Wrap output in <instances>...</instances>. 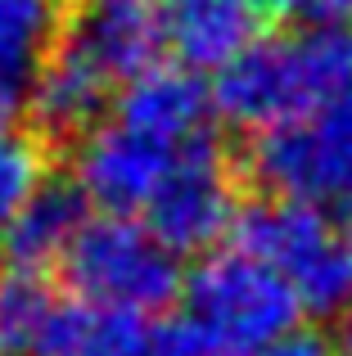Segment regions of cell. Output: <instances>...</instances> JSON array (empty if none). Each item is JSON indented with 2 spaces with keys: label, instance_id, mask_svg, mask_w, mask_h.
Instances as JSON below:
<instances>
[{
  "label": "cell",
  "instance_id": "cell-1",
  "mask_svg": "<svg viewBox=\"0 0 352 356\" xmlns=\"http://www.w3.org/2000/svg\"><path fill=\"white\" fill-rule=\"evenodd\" d=\"M289 284L253 252H212L154 321V356H257L298 330Z\"/></svg>",
  "mask_w": 352,
  "mask_h": 356
},
{
  "label": "cell",
  "instance_id": "cell-2",
  "mask_svg": "<svg viewBox=\"0 0 352 356\" xmlns=\"http://www.w3.org/2000/svg\"><path fill=\"white\" fill-rule=\"evenodd\" d=\"M352 86V27L321 23L257 36L212 77V113L235 131H275Z\"/></svg>",
  "mask_w": 352,
  "mask_h": 356
},
{
  "label": "cell",
  "instance_id": "cell-3",
  "mask_svg": "<svg viewBox=\"0 0 352 356\" xmlns=\"http://www.w3.org/2000/svg\"><path fill=\"white\" fill-rule=\"evenodd\" d=\"M239 248L289 284L298 312L344 316L352 307V226L317 203H294L266 194L239 212Z\"/></svg>",
  "mask_w": 352,
  "mask_h": 356
},
{
  "label": "cell",
  "instance_id": "cell-4",
  "mask_svg": "<svg viewBox=\"0 0 352 356\" xmlns=\"http://www.w3.org/2000/svg\"><path fill=\"white\" fill-rule=\"evenodd\" d=\"M72 293L95 307L150 316L181 293V257L136 217H90L59 261Z\"/></svg>",
  "mask_w": 352,
  "mask_h": 356
},
{
  "label": "cell",
  "instance_id": "cell-5",
  "mask_svg": "<svg viewBox=\"0 0 352 356\" xmlns=\"http://www.w3.org/2000/svg\"><path fill=\"white\" fill-rule=\"evenodd\" d=\"M248 172L275 199L352 203V86L321 108L253 136Z\"/></svg>",
  "mask_w": 352,
  "mask_h": 356
},
{
  "label": "cell",
  "instance_id": "cell-6",
  "mask_svg": "<svg viewBox=\"0 0 352 356\" xmlns=\"http://www.w3.org/2000/svg\"><path fill=\"white\" fill-rule=\"evenodd\" d=\"M194 149H176L136 122L109 113L72 145V185L104 217H136V212H150L168 176Z\"/></svg>",
  "mask_w": 352,
  "mask_h": 356
},
{
  "label": "cell",
  "instance_id": "cell-7",
  "mask_svg": "<svg viewBox=\"0 0 352 356\" xmlns=\"http://www.w3.org/2000/svg\"><path fill=\"white\" fill-rule=\"evenodd\" d=\"M239 212L244 208L235 199L230 167L221 158L217 140H208V145H199L194 154L181 158V167L168 176V185L145 212V226L168 243L176 257H185V252L217 248L239 226Z\"/></svg>",
  "mask_w": 352,
  "mask_h": 356
},
{
  "label": "cell",
  "instance_id": "cell-8",
  "mask_svg": "<svg viewBox=\"0 0 352 356\" xmlns=\"http://www.w3.org/2000/svg\"><path fill=\"white\" fill-rule=\"evenodd\" d=\"M72 54L104 72L113 86H131L150 68H159L163 45V5L159 0H77L68 18Z\"/></svg>",
  "mask_w": 352,
  "mask_h": 356
},
{
  "label": "cell",
  "instance_id": "cell-9",
  "mask_svg": "<svg viewBox=\"0 0 352 356\" xmlns=\"http://www.w3.org/2000/svg\"><path fill=\"white\" fill-rule=\"evenodd\" d=\"M163 5V45L185 72L217 77L235 54L257 41L262 9L253 0H159Z\"/></svg>",
  "mask_w": 352,
  "mask_h": 356
},
{
  "label": "cell",
  "instance_id": "cell-10",
  "mask_svg": "<svg viewBox=\"0 0 352 356\" xmlns=\"http://www.w3.org/2000/svg\"><path fill=\"white\" fill-rule=\"evenodd\" d=\"M113 113L145 127L150 136L168 140L176 149H194L212 140V131H208L212 95L199 86L194 72L176 68V63H159L145 77H136L131 86H122Z\"/></svg>",
  "mask_w": 352,
  "mask_h": 356
},
{
  "label": "cell",
  "instance_id": "cell-11",
  "mask_svg": "<svg viewBox=\"0 0 352 356\" xmlns=\"http://www.w3.org/2000/svg\"><path fill=\"white\" fill-rule=\"evenodd\" d=\"M109 99H113V81L104 72H95L81 54H72L68 45H59L54 59L27 86V104H32L36 131L50 140H72V145L90 127L104 122Z\"/></svg>",
  "mask_w": 352,
  "mask_h": 356
},
{
  "label": "cell",
  "instance_id": "cell-12",
  "mask_svg": "<svg viewBox=\"0 0 352 356\" xmlns=\"http://www.w3.org/2000/svg\"><path fill=\"white\" fill-rule=\"evenodd\" d=\"M72 293L45 270L5 266L0 275V356H59Z\"/></svg>",
  "mask_w": 352,
  "mask_h": 356
},
{
  "label": "cell",
  "instance_id": "cell-13",
  "mask_svg": "<svg viewBox=\"0 0 352 356\" xmlns=\"http://www.w3.org/2000/svg\"><path fill=\"white\" fill-rule=\"evenodd\" d=\"M86 208L90 203L81 199L77 185H45L27 212L18 217L14 235H9L5 252H9V266H32V270H45L50 261H63L72 248V239L81 235L86 226Z\"/></svg>",
  "mask_w": 352,
  "mask_h": 356
},
{
  "label": "cell",
  "instance_id": "cell-14",
  "mask_svg": "<svg viewBox=\"0 0 352 356\" xmlns=\"http://www.w3.org/2000/svg\"><path fill=\"white\" fill-rule=\"evenodd\" d=\"M63 27L59 0H0V86L9 95L32 86L36 72L54 59Z\"/></svg>",
  "mask_w": 352,
  "mask_h": 356
},
{
  "label": "cell",
  "instance_id": "cell-15",
  "mask_svg": "<svg viewBox=\"0 0 352 356\" xmlns=\"http://www.w3.org/2000/svg\"><path fill=\"white\" fill-rule=\"evenodd\" d=\"M45 149L32 131L0 127V248L14 235L27 203L45 190Z\"/></svg>",
  "mask_w": 352,
  "mask_h": 356
},
{
  "label": "cell",
  "instance_id": "cell-16",
  "mask_svg": "<svg viewBox=\"0 0 352 356\" xmlns=\"http://www.w3.org/2000/svg\"><path fill=\"white\" fill-rule=\"evenodd\" d=\"M262 14H275V18H298L307 27H321V23H344L352 14V0H253Z\"/></svg>",
  "mask_w": 352,
  "mask_h": 356
},
{
  "label": "cell",
  "instance_id": "cell-17",
  "mask_svg": "<svg viewBox=\"0 0 352 356\" xmlns=\"http://www.w3.org/2000/svg\"><path fill=\"white\" fill-rule=\"evenodd\" d=\"M257 356H339L335 343L321 339V334H307V330H294L285 339H275L271 348H262Z\"/></svg>",
  "mask_w": 352,
  "mask_h": 356
},
{
  "label": "cell",
  "instance_id": "cell-18",
  "mask_svg": "<svg viewBox=\"0 0 352 356\" xmlns=\"http://www.w3.org/2000/svg\"><path fill=\"white\" fill-rule=\"evenodd\" d=\"M330 343H335L339 356H352V307L339 316V330H335V339H330Z\"/></svg>",
  "mask_w": 352,
  "mask_h": 356
},
{
  "label": "cell",
  "instance_id": "cell-19",
  "mask_svg": "<svg viewBox=\"0 0 352 356\" xmlns=\"http://www.w3.org/2000/svg\"><path fill=\"white\" fill-rule=\"evenodd\" d=\"M9 99H14V95H9V90H5V86H0V118H5V108H9ZM0 127H5V122H0Z\"/></svg>",
  "mask_w": 352,
  "mask_h": 356
},
{
  "label": "cell",
  "instance_id": "cell-20",
  "mask_svg": "<svg viewBox=\"0 0 352 356\" xmlns=\"http://www.w3.org/2000/svg\"><path fill=\"white\" fill-rule=\"evenodd\" d=\"M348 226H352V203H348Z\"/></svg>",
  "mask_w": 352,
  "mask_h": 356
}]
</instances>
